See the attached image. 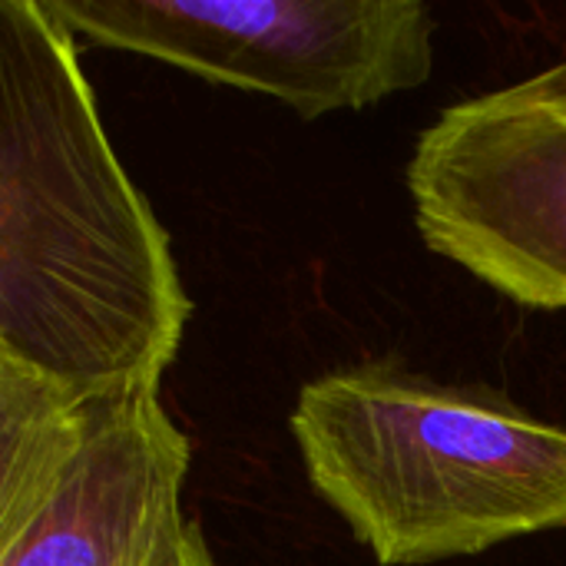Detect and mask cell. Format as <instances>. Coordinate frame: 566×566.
I'll list each match as a JSON object with an SVG mask.
<instances>
[{"instance_id": "cell-1", "label": "cell", "mask_w": 566, "mask_h": 566, "mask_svg": "<svg viewBox=\"0 0 566 566\" xmlns=\"http://www.w3.org/2000/svg\"><path fill=\"white\" fill-rule=\"evenodd\" d=\"M189 315L73 33L46 0H0V355L83 398L159 388Z\"/></svg>"}, {"instance_id": "cell-2", "label": "cell", "mask_w": 566, "mask_h": 566, "mask_svg": "<svg viewBox=\"0 0 566 566\" xmlns=\"http://www.w3.org/2000/svg\"><path fill=\"white\" fill-rule=\"evenodd\" d=\"M312 491L381 566L566 531V428L398 361L312 378L289 418Z\"/></svg>"}, {"instance_id": "cell-3", "label": "cell", "mask_w": 566, "mask_h": 566, "mask_svg": "<svg viewBox=\"0 0 566 566\" xmlns=\"http://www.w3.org/2000/svg\"><path fill=\"white\" fill-rule=\"evenodd\" d=\"M96 46L269 93L302 119L424 86L434 20L421 0H46Z\"/></svg>"}, {"instance_id": "cell-4", "label": "cell", "mask_w": 566, "mask_h": 566, "mask_svg": "<svg viewBox=\"0 0 566 566\" xmlns=\"http://www.w3.org/2000/svg\"><path fill=\"white\" fill-rule=\"evenodd\" d=\"M408 192L431 252L524 308H566V56L448 106Z\"/></svg>"}, {"instance_id": "cell-5", "label": "cell", "mask_w": 566, "mask_h": 566, "mask_svg": "<svg viewBox=\"0 0 566 566\" xmlns=\"http://www.w3.org/2000/svg\"><path fill=\"white\" fill-rule=\"evenodd\" d=\"M189 461L159 388L90 398L0 471V566H219L182 514Z\"/></svg>"}]
</instances>
